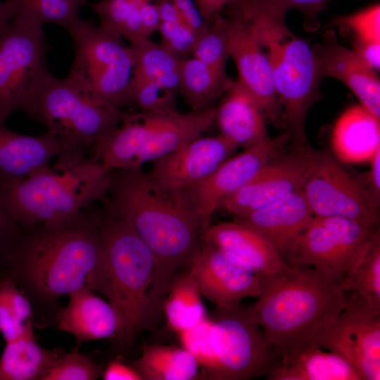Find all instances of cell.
Instances as JSON below:
<instances>
[{"mask_svg":"<svg viewBox=\"0 0 380 380\" xmlns=\"http://www.w3.org/2000/svg\"><path fill=\"white\" fill-rule=\"evenodd\" d=\"M101 215L89 207L23 230L0 265L5 277L51 304L84 286L108 298L109 271L99 239Z\"/></svg>","mask_w":380,"mask_h":380,"instance_id":"cell-1","label":"cell"},{"mask_svg":"<svg viewBox=\"0 0 380 380\" xmlns=\"http://www.w3.org/2000/svg\"><path fill=\"white\" fill-rule=\"evenodd\" d=\"M118 170L105 211L127 220L148 246L167 293L174 276L191 264L202 243L200 217L186 189L165 186L141 167Z\"/></svg>","mask_w":380,"mask_h":380,"instance_id":"cell-2","label":"cell"},{"mask_svg":"<svg viewBox=\"0 0 380 380\" xmlns=\"http://www.w3.org/2000/svg\"><path fill=\"white\" fill-rule=\"evenodd\" d=\"M259 279L260 293L248 310L272 348L273 365L312 344L348 302L338 282L315 267L288 265Z\"/></svg>","mask_w":380,"mask_h":380,"instance_id":"cell-3","label":"cell"},{"mask_svg":"<svg viewBox=\"0 0 380 380\" xmlns=\"http://www.w3.org/2000/svg\"><path fill=\"white\" fill-rule=\"evenodd\" d=\"M99 239L109 271V295L118 319L115 342L127 348L158 317L163 301L158 291V265L125 219L102 212Z\"/></svg>","mask_w":380,"mask_h":380,"instance_id":"cell-4","label":"cell"},{"mask_svg":"<svg viewBox=\"0 0 380 380\" xmlns=\"http://www.w3.org/2000/svg\"><path fill=\"white\" fill-rule=\"evenodd\" d=\"M112 176V170L92 157L57 161L27 177L0 178V206L23 230H30L104 201Z\"/></svg>","mask_w":380,"mask_h":380,"instance_id":"cell-5","label":"cell"},{"mask_svg":"<svg viewBox=\"0 0 380 380\" xmlns=\"http://www.w3.org/2000/svg\"><path fill=\"white\" fill-rule=\"evenodd\" d=\"M124 112L99 99L68 75H52L37 94L26 114L57 137L63 150L60 161H77L84 150L115 129Z\"/></svg>","mask_w":380,"mask_h":380,"instance_id":"cell-6","label":"cell"},{"mask_svg":"<svg viewBox=\"0 0 380 380\" xmlns=\"http://www.w3.org/2000/svg\"><path fill=\"white\" fill-rule=\"evenodd\" d=\"M68 32L75 58L69 75L92 94L119 109L132 105L131 81L134 54L120 36L89 20H80Z\"/></svg>","mask_w":380,"mask_h":380,"instance_id":"cell-7","label":"cell"},{"mask_svg":"<svg viewBox=\"0 0 380 380\" xmlns=\"http://www.w3.org/2000/svg\"><path fill=\"white\" fill-rule=\"evenodd\" d=\"M42 26L15 13L0 32V125L15 110L27 113L51 75Z\"/></svg>","mask_w":380,"mask_h":380,"instance_id":"cell-8","label":"cell"},{"mask_svg":"<svg viewBox=\"0 0 380 380\" xmlns=\"http://www.w3.org/2000/svg\"><path fill=\"white\" fill-rule=\"evenodd\" d=\"M259 38L268 51L274 85L288 133L299 145L305 144L307 114L317 99L322 81L312 48L293 34L284 38L265 34Z\"/></svg>","mask_w":380,"mask_h":380,"instance_id":"cell-9","label":"cell"},{"mask_svg":"<svg viewBox=\"0 0 380 380\" xmlns=\"http://www.w3.org/2000/svg\"><path fill=\"white\" fill-rule=\"evenodd\" d=\"M378 228L345 217H314L285 262L315 267L339 284L365 255Z\"/></svg>","mask_w":380,"mask_h":380,"instance_id":"cell-10","label":"cell"},{"mask_svg":"<svg viewBox=\"0 0 380 380\" xmlns=\"http://www.w3.org/2000/svg\"><path fill=\"white\" fill-rule=\"evenodd\" d=\"M212 343L217 367L212 380H247L266 376L274 363L272 348L248 309L216 306Z\"/></svg>","mask_w":380,"mask_h":380,"instance_id":"cell-11","label":"cell"},{"mask_svg":"<svg viewBox=\"0 0 380 380\" xmlns=\"http://www.w3.org/2000/svg\"><path fill=\"white\" fill-rule=\"evenodd\" d=\"M301 190L314 217H341L379 227L378 208L362 184L326 153L317 151Z\"/></svg>","mask_w":380,"mask_h":380,"instance_id":"cell-12","label":"cell"},{"mask_svg":"<svg viewBox=\"0 0 380 380\" xmlns=\"http://www.w3.org/2000/svg\"><path fill=\"white\" fill-rule=\"evenodd\" d=\"M313 343L344 358L362 380L380 379V310L357 294Z\"/></svg>","mask_w":380,"mask_h":380,"instance_id":"cell-13","label":"cell"},{"mask_svg":"<svg viewBox=\"0 0 380 380\" xmlns=\"http://www.w3.org/2000/svg\"><path fill=\"white\" fill-rule=\"evenodd\" d=\"M224 11L229 55L236 66L237 80L253 96L265 118L276 127L283 126V110L274 85L271 63L255 29L233 0Z\"/></svg>","mask_w":380,"mask_h":380,"instance_id":"cell-14","label":"cell"},{"mask_svg":"<svg viewBox=\"0 0 380 380\" xmlns=\"http://www.w3.org/2000/svg\"><path fill=\"white\" fill-rule=\"evenodd\" d=\"M291 138L283 133L232 156L201 182L186 189L198 214L203 232L222 203L246 184Z\"/></svg>","mask_w":380,"mask_h":380,"instance_id":"cell-15","label":"cell"},{"mask_svg":"<svg viewBox=\"0 0 380 380\" xmlns=\"http://www.w3.org/2000/svg\"><path fill=\"white\" fill-rule=\"evenodd\" d=\"M317 151L305 144L275 156L242 188L227 198L222 208L236 217L301 190Z\"/></svg>","mask_w":380,"mask_h":380,"instance_id":"cell-16","label":"cell"},{"mask_svg":"<svg viewBox=\"0 0 380 380\" xmlns=\"http://www.w3.org/2000/svg\"><path fill=\"white\" fill-rule=\"evenodd\" d=\"M201 295L219 307H236L244 298H258V275L234 255L202 241L190 265Z\"/></svg>","mask_w":380,"mask_h":380,"instance_id":"cell-17","label":"cell"},{"mask_svg":"<svg viewBox=\"0 0 380 380\" xmlns=\"http://www.w3.org/2000/svg\"><path fill=\"white\" fill-rule=\"evenodd\" d=\"M237 148L220 134L215 137L201 135L154 160L148 173L165 186L186 189L209 177Z\"/></svg>","mask_w":380,"mask_h":380,"instance_id":"cell-18","label":"cell"},{"mask_svg":"<svg viewBox=\"0 0 380 380\" xmlns=\"http://www.w3.org/2000/svg\"><path fill=\"white\" fill-rule=\"evenodd\" d=\"M320 78H335L349 88L360 105L380 118V82L353 49L338 44L335 35L327 34L322 43L312 47Z\"/></svg>","mask_w":380,"mask_h":380,"instance_id":"cell-19","label":"cell"},{"mask_svg":"<svg viewBox=\"0 0 380 380\" xmlns=\"http://www.w3.org/2000/svg\"><path fill=\"white\" fill-rule=\"evenodd\" d=\"M236 218L265 237L285 261L314 215L302 190H298Z\"/></svg>","mask_w":380,"mask_h":380,"instance_id":"cell-20","label":"cell"},{"mask_svg":"<svg viewBox=\"0 0 380 380\" xmlns=\"http://www.w3.org/2000/svg\"><path fill=\"white\" fill-rule=\"evenodd\" d=\"M202 241L234 255L258 277L288 265L265 237L237 221L210 224L203 232Z\"/></svg>","mask_w":380,"mask_h":380,"instance_id":"cell-21","label":"cell"},{"mask_svg":"<svg viewBox=\"0 0 380 380\" xmlns=\"http://www.w3.org/2000/svg\"><path fill=\"white\" fill-rule=\"evenodd\" d=\"M68 296V305L57 313L58 329L72 334L77 344L86 341L115 338L118 319L110 302L105 301L86 286Z\"/></svg>","mask_w":380,"mask_h":380,"instance_id":"cell-22","label":"cell"},{"mask_svg":"<svg viewBox=\"0 0 380 380\" xmlns=\"http://www.w3.org/2000/svg\"><path fill=\"white\" fill-rule=\"evenodd\" d=\"M216 109L220 134L243 150L270 138L265 114L253 96L238 81H233Z\"/></svg>","mask_w":380,"mask_h":380,"instance_id":"cell-23","label":"cell"},{"mask_svg":"<svg viewBox=\"0 0 380 380\" xmlns=\"http://www.w3.org/2000/svg\"><path fill=\"white\" fill-rule=\"evenodd\" d=\"M62 150L60 140L50 132L30 136L0 125V178H21L44 170Z\"/></svg>","mask_w":380,"mask_h":380,"instance_id":"cell-24","label":"cell"},{"mask_svg":"<svg viewBox=\"0 0 380 380\" xmlns=\"http://www.w3.org/2000/svg\"><path fill=\"white\" fill-rule=\"evenodd\" d=\"M331 145L337 158L343 163L369 162L380 149L379 118L361 105L348 108L336 122Z\"/></svg>","mask_w":380,"mask_h":380,"instance_id":"cell-25","label":"cell"},{"mask_svg":"<svg viewBox=\"0 0 380 380\" xmlns=\"http://www.w3.org/2000/svg\"><path fill=\"white\" fill-rule=\"evenodd\" d=\"M265 377L268 380H362L344 358L314 343L275 362Z\"/></svg>","mask_w":380,"mask_h":380,"instance_id":"cell-26","label":"cell"},{"mask_svg":"<svg viewBox=\"0 0 380 380\" xmlns=\"http://www.w3.org/2000/svg\"><path fill=\"white\" fill-rule=\"evenodd\" d=\"M65 353L61 348L41 347L33 331L6 342L0 358V380H42Z\"/></svg>","mask_w":380,"mask_h":380,"instance_id":"cell-27","label":"cell"},{"mask_svg":"<svg viewBox=\"0 0 380 380\" xmlns=\"http://www.w3.org/2000/svg\"><path fill=\"white\" fill-rule=\"evenodd\" d=\"M131 365L139 372L142 380L202 379L197 361L182 346L144 345L140 357Z\"/></svg>","mask_w":380,"mask_h":380,"instance_id":"cell-28","label":"cell"},{"mask_svg":"<svg viewBox=\"0 0 380 380\" xmlns=\"http://www.w3.org/2000/svg\"><path fill=\"white\" fill-rule=\"evenodd\" d=\"M233 81L225 70L210 66L193 56L181 61L179 94L191 110L211 106Z\"/></svg>","mask_w":380,"mask_h":380,"instance_id":"cell-29","label":"cell"},{"mask_svg":"<svg viewBox=\"0 0 380 380\" xmlns=\"http://www.w3.org/2000/svg\"><path fill=\"white\" fill-rule=\"evenodd\" d=\"M184 270L172 278L163 305L167 325L177 334L207 317L191 266Z\"/></svg>","mask_w":380,"mask_h":380,"instance_id":"cell-30","label":"cell"},{"mask_svg":"<svg viewBox=\"0 0 380 380\" xmlns=\"http://www.w3.org/2000/svg\"><path fill=\"white\" fill-rule=\"evenodd\" d=\"M134 54L132 80H143L179 94L181 61L163 45L146 38L131 44Z\"/></svg>","mask_w":380,"mask_h":380,"instance_id":"cell-31","label":"cell"},{"mask_svg":"<svg viewBox=\"0 0 380 380\" xmlns=\"http://www.w3.org/2000/svg\"><path fill=\"white\" fill-rule=\"evenodd\" d=\"M343 291H352L380 310V233L372 240L359 264L339 282Z\"/></svg>","mask_w":380,"mask_h":380,"instance_id":"cell-32","label":"cell"},{"mask_svg":"<svg viewBox=\"0 0 380 380\" xmlns=\"http://www.w3.org/2000/svg\"><path fill=\"white\" fill-rule=\"evenodd\" d=\"M90 6L99 15L103 28L126 38L131 44L146 39L137 6L129 0H101Z\"/></svg>","mask_w":380,"mask_h":380,"instance_id":"cell-33","label":"cell"},{"mask_svg":"<svg viewBox=\"0 0 380 380\" xmlns=\"http://www.w3.org/2000/svg\"><path fill=\"white\" fill-rule=\"evenodd\" d=\"M212 318L207 316L196 324L177 334L181 346L197 361L202 379L210 380L217 367L212 343Z\"/></svg>","mask_w":380,"mask_h":380,"instance_id":"cell-34","label":"cell"},{"mask_svg":"<svg viewBox=\"0 0 380 380\" xmlns=\"http://www.w3.org/2000/svg\"><path fill=\"white\" fill-rule=\"evenodd\" d=\"M191 56L214 68L225 70L229 55L222 13L215 15L208 28L198 37Z\"/></svg>","mask_w":380,"mask_h":380,"instance_id":"cell-35","label":"cell"},{"mask_svg":"<svg viewBox=\"0 0 380 380\" xmlns=\"http://www.w3.org/2000/svg\"><path fill=\"white\" fill-rule=\"evenodd\" d=\"M262 16L270 23L284 25L287 11L297 10L305 18V26L309 30H316L317 16L329 0H253Z\"/></svg>","mask_w":380,"mask_h":380,"instance_id":"cell-36","label":"cell"},{"mask_svg":"<svg viewBox=\"0 0 380 380\" xmlns=\"http://www.w3.org/2000/svg\"><path fill=\"white\" fill-rule=\"evenodd\" d=\"M132 104L141 111L163 114L177 111V93L143 80H132Z\"/></svg>","mask_w":380,"mask_h":380,"instance_id":"cell-37","label":"cell"},{"mask_svg":"<svg viewBox=\"0 0 380 380\" xmlns=\"http://www.w3.org/2000/svg\"><path fill=\"white\" fill-rule=\"evenodd\" d=\"M102 372V366L74 350L60 357L42 380H94L100 377Z\"/></svg>","mask_w":380,"mask_h":380,"instance_id":"cell-38","label":"cell"},{"mask_svg":"<svg viewBox=\"0 0 380 380\" xmlns=\"http://www.w3.org/2000/svg\"><path fill=\"white\" fill-rule=\"evenodd\" d=\"M333 25L352 32L354 40L380 42L379 4L338 17L334 20Z\"/></svg>","mask_w":380,"mask_h":380,"instance_id":"cell-39","label":"cell"},{"mask_svg":"<svg viewBox=\"0 0 380 380\" xmlns=\"http://www.w3.org/2000/svg\"><path fill=\"white\" fill-rule=\"evenodd\" d=\"M160 43L180 59L191 55L198 35L182 21L160 22Z\"/></svg>","mask_w":380,"mask_h":380,"instance_id":"cell-40","label":"cell"},{"mask_svg":"<svg viewBox=\"0 0 380 380\" xmlns=\"http://www.w3.org/2000/svg\"><path fill=\"white\" fill-rule=\"evenodd\" d=\"M0 298L4 300L23 322H32V308L25 292L13 279L4 277L0 281Z\"/></svg>","mask_w":380,"mask_h":380,"instance_id":"cell-41","label":"cell"},{"mask_svg":"<svg viewBox=\"0 0 380 380\" xmlns=\"http://www.w3.org/2000/svg\"><path fill=\"white\" fill-rule=\"evenodd\" d=\"M32 331V322H22L11 308L0 298V333L6 342L15 340Z\"/></svg>","mask_w":380,"mask_h":380,"instance_id":"cell-42","label":"cell"},{"mask_svg":"<svg viewBox=\"0 0 380 380\" xmlns=\"http://www.w3.org/2000/svg\"><path fill=\"white\" fill-rule=\"evenodd\" d=\"M182 22L189 27L198 37L208 27L194 0H171Z\"/></svg>","mask_w":380,"mask_h":380,"instance_id":"cell-43","label":"cell"},{"mask_svg":"<svg viewBox=\"0 0 380 380\" xmlns=\"http://www.w3.org/2000/svg\"><path fill=\"white\" fill-rule=\"evenodd\" d=\"M23 229L0 206V264L10 253Z\"/></svg>","mask_w":380,"mask_h":380,"instance_id":"cell-44","label":"cell"},{"mask_svg":"<svg viewBox=\"0 0 380 380\" xmlns=\"http://www.w3.org/2000/svg\"><path fill=\"white\" fill-rule=\"evenodd\" d=\"M362 63L375 72L380 68V42L353 40V49Z\"/></svg>","mask_w":380,"mask_h":380,"instance_id":"cell-45","label":"cell"},{"mask_svg":"<svg viewBox=\"0 0 380 380\" xmlns=\"http://www.w3.org/2000/svg\"><path fill=\"white\" fill-rule=\"evenodd\" d=\"M137 6L144 36L150 38V36L158 30L160 23L158 7L154 1L145 2Z\"/></svg>","mask_w":380,"mask_h":380,"instance_id":"cell-46","label":"cell"},{"mask_svg":"<svg viewBox=\"0 0 380 380\" xmlns=\"http://www.w3.org/2000/svg\"><path fill=\"white\" fill-rule=\"evenodd\" d=\"M369 170L367 175L365 190L373 203L379 208L380 199V149L369 160Z\"/></svg>","mask_w":380,"mask_h":380,"instance_id":"cell-47","label":"cell"},{"mask_svg":"<svg viewBox=\"0 0 380 380\" xmlns=\"http://www.w3.org/2000/svg\"><path fill=\"white\" fill-rule=\"evenodd\" d=\"M104 380H142L139 372L118 358L112 360L102 372Z\"/></svg>","mask_w":380,"mask_h":380,"instance_id":"cell-48","label":"cell"},{"mask_svg":"<svg viewBox=\"0 0 380 380\" xmlns=\"http://www.w3.org/2000/svg\"><path fill=\"white\" fill-rule=\"evenodd\" d=\"M203 18L210 22L222 13L231 0H194Z\"/></svg>","mask_w":380,"mask_h":380,"instance_id":"cell-49","label":"cell"},{"mask_svg":"<svg viewBox=\"0 0 380 380\" xmlns=\"http://www.w3.org/2000/svg\"><path fill=\"white\" fill-rule=\"evenodd\" d=\"M160 18V22L182 21L171 0H155Z\"/></svg>","mask_w":380,"mask_h":380,"instance_id":"cell-50","label":"cell"},{"mask_svg":"<svg viewBox=\"0 0 380 380\" xmlns=\"http://www.w3.org/2000/svg\"><path fill=\"white\" fill-rule=\"evenodd\" d=\"M15 10L8 0L0 1V32L10 23Z\"/></svg>","mask_w":380,"mask_h":380,"instance_id":"cell-51","label":"cell"},{"mask_svg":"<svg viewBox=\"0 0 380 380\" xmlns=\"http://www.w3.org/2000/svg\"><path fill=\"white\" fill-rule=\"evenodd\" d=\"M133 2L134 4L138 5L145 2L154 1L155 0H129Z\"/></svg>","mask_w":380,"mask_h":380,"instance_id":"cell-52","label":"cell"},{"mask_svg":"<svg viewBox=\"0 0 380 380\" xmlns=\"http://www.w3.org/2000/svg\"><path fill=\"white\" fill-rule=\"evenodd\" d=\"M74 1H77V2H78V3H80V4H82V5H84V4L87 3V1H86V0H74Z\"/></svg>","mask_w":380,"mask_h":380,"instance_id":"cell-53","label":"cell"}]
</instances>
